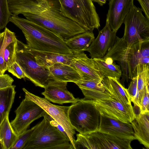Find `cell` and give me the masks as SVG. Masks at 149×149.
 Returning a JSON list of instances; mask_svg holds the SVG:
<instances>
[{"mask_svg":"<svg viewBox=\"0 0 149 149\" xmlns=\"http://www.w3.org/2000/svg\"><path fill=\"white\" fill-rule=\"evenodd\" d=\"M9 22L22 31L26 45L31 48L62 54L74 53L67 46L60 35L40 25L18 15L11 16Z\"/></svg>","mask_w":149,"mask_h":149,"instance_id":"6da1fadb","label":"cell"},{"mask_svg":"<svg viewBox=\"0 0 149 149\" xmlns=\"http://www.w3.org/2000/svg\"><path fill=\"white\" fill-rule=\"evenodd\" d=\"M55 7L86 31L100 26V19L91 0H53Z\"/></svg>","mask_w":149,"mask_h":149,"instance_id":"7a4b0ae2","label":"cell"},{"mask_svg":"<svg viewBox=\"0 0 149 149\" xmlns=\"http://www.w3.org/2000/svg\"><path fill=\"white\" fill-rule=\"evenodd\" d=\"M23 15L28 20L59 34L64 40L86 31L58 10L51 7L42 11Z\"/></svg>","mask_w":149,"mask_h":149,"instance_id":"3957f363","label":"cell"},{"mask_svg":"<svg viewBox=\"0 0 149 149\" xmlns=\"http://www.w3.org/2000/svg\"><path fill=\"white\" fill-rule=\"evenodd\" d=\"M50 118L45 114L23 149H71L69 139L51 123Z\"/></svg>","mask_w":149,"mask_h":149,"instance_id":"277c9868","label":"cell"},{"mask_svg":"<svg viewBox=\"0 0 149 149\" xmlns=\"http://www.w3.org/2000/svg\"><path fill=\"white\" fill-rule=\"evenodd\" d=\"M68 116L71 125L79 133L86 134L99 130L101 115L93 100L79 99L70 106Z\"/></svg>","mask_w":149,"mask_h":149,"instance_id":"5b68a950","label":"cell"},{"mask_svg":"<svg viewBox=\"0 0 149 149\" xmlns=\"http://www.w3.org/2000/svg\"><path fill=\"white\" fill-rule=\"evenodd\" d=\"M75 149H132L131 140L121 138L98 131L76 134Z\"/></svg>","mask_w":149,"mask_h":149,"instance_id":"8992f818","label":"cell"},{"mask_svg":"<svg viewBox=\"0 0 149 149\" xmlns=\"http://www.w3.org/2000/svg\"><path fill=\"white\" fill-rule=\"evenodd\" d=\"M16 62L25 77L37 86L45 88L52 81L56 80L51 74L48 68L40 64L31 53L17 49Z\"/></svg>","mask_w":149,"mask_h":149,"instance_id":"52a82bcc","label":"cell"},{"mask_svg":"<svg viewBox=\"0 0 149 149\" xmlns=\"http://www.w3.org/2000/svg\"><path fill=\"white\" fill-rule=\"evenodd\" d=\"M142 12L141 8L134 5L124 19L123 38L129 44L149 40V19Z\"/></svg>","mask_w":149,"mask_h":149,"instance_id":"ba28073f","label":"cell"},{"mask_svg":"<svg viewBox=\"0 0 149 149\" xmlns=\"http://www.w3.org/2000/svg\"><path fill=\"white\" fill-rule=\"evenodd\" d=\"M22 90L25 93V97L37 104L63 127L70 140L71 149H75V139L74 135L76 133L75 130L70 123L68 116L70 106L53 104L45 97L36 95L24 88H23Z\"/></svg>","mask_w":149,"mask_h":149,"instance_id":"9c48e42d","label":"cell"},{"mask_svg":"<svg viewBox=\"0 0 149 149\" xmlns=\"http://www.w3.org/2000/svg\"><path fill=\"white\" fill-rule=\"evenodd\" d=\"M15 117L11 125L18 136L26 130L33 121L43 117L46 113L34 102L25 97L15 111Z\"/></svg>","mask_w":149,"mask_h":149,"instance_id":"30bf717a","label":"cell"},{"mask_svg":"<svg viewBox=\"0 0 149 149\" xmlns=\"http://www.w3.org/2000/svg\"><path fill=\"white\" fill-rule=\"evenodd\" d=\"M93 100L101 115L129 123L135 117L132 106H125L113 97Z\"/></svg>","mask_w":149,"mask_h":149,"instance_id":"8fae6325","label":"cell"},{"mask_svg":"<svg viewBox=\"0 0 149 149\" xmlns=\"http://www.w3.org/2000/svg\"><path fill=\"white\" fill-rule=\"evenodd\" d=\"M17 50H23L32 54L40 65L49 68L57 63H61L71 65L75 60L84 53H73L72 54H62L37 50L29 47L17 39Z\"/></svg>","mask_w":149,"mask_h":149,"instance_id":"7c38bea8","label":"cell"},{"mask_svg":"<svg viewBox=\"0 0 149 149\" xmlns=\"http://www.w3.org/2000/svg\"><path fill=\"white\" fill-rule=\"evenodd\" d=\"M116 34V32L113 31L106 22L86 51L90 53L91 58L103 57L113 45Z\"/></svg>","mask_w":149,"mask_h":149,"instance_id":"4fadbf2b","label":"cell"},{"mask_svg":"<svg viewBox=\"0 0 149 149\" xmlns=\"http://www.w3.org/2000/svg\"><path fill=\"white\" fill-rule=\"evenodd\" d=\"M134 0H109L106 22L113 31H117L134 5Z\"/></svg>","mask_w":149,"mask_h":149,"instance_id":"5bb4252c","label":"cell"},{"mask_svg":"<svg viewBox=\"0 0 149 149\" xmlns=\"http://www.w3.org/2000/svg\"><path fill=\"white\" fill-rule=\"evenodd\" d=\"M98 131L132 141L136 139L130 123L101 115Z\"/></svg>","mask_w":149,"mask_h":149,"instance_id":"9a60e30c","label":"cell"},{"mask_svg":"<svg viewBox=\"0 0 149 149\" xmlns=\"http://www.w3.org/2000/svg\"><path fill=\"white\" fill-rule=\"evenodd\" d=\"M149 65V40L132 45L128 56V78L136 77V69L139 65Z\"/></svg>","mask_w":149,"mask_h":149,"instance_id":"2e32d148","label":"cell"},{"mask_svg":"<svg viewBox=\"0 0 149 149\" xmlns=\"http://www.w3.org/2000/svg\"><path fill=\"white\" fill-rule=\"evenodd\" d=\"M67 82L54 80L51 82L41 93L45 98L53 103L63 104L74 103L79 99L75 98L67 89Z\"/></svg>","mask_w":149,"mask_h":149,"instance_id":"e0dca14e","label":"cell"},{"mask_svg":"<svg viewBox=\"0 0 149 149\" xmlns=\"http://www.w3.org/2000/svg\"><path fill=\"white\" fill-rule=\"evenodd\" d=\"M132 45L128 43L123 37L116 36L113 45L104 57L110 58L113 61L119 62L123 77L127 81L129 79L128 56Z\"/></svg>","mask_w":149,"mask_h":149,"instance_id":"ac0fdd59","label":"cell"},{"mask_svg":"<svg viewBox=\"0 0 149 149\" xmlns=\"http://www.w3.org/2000/svg\"><path fill=\"white\" fill-rule=\"evenodd\" d=\"M8 3L11 16L35 13L50 7L46 0H8Z\"/></svg>","mask_w":149,"mask_h":149,"instance_id":"d6986e66","label":"cell"},{"mask_svg":"<svg viewBox=\"0 0 149 149\" xmlns=\"http://www.w3.org/2000/svg\"><path fill=\"white\" fill-rule=\"evenodd\" d=\"M71 66L79 73L81 79H96L102 81L104 77L93 58H89L84 53L75 60Z\"/></svg>","mask_w":149,"mask_h":149,"instance_id":"ffe728a7","label":"cell"},{"mask_svg":"<svg viewBox=\"0 0 149 149\" xmlns=\"http://www.w3.org/2000/svg\"><path fill=\"white\" fill-rule=\"evenodd\" d=\"M130 123L135 137L147 148H149V112L135 115Z\"/></svg>","mask_w":149,"mask_h":149,"instance_id":"44dd1931","label":"cell"},{"mask_svg":"<svg viewBox=\"0 0 149 149\" xmlns=\"http://www.w3.org/2000/svg\"><path fill=\"white\" fill-rule=\"evenodd\" d=\"M48 68L51 75L57 80L75 83L81 79L78 72L70 65L57 63Z\"/></svg>","mask_w":149,"mask_h":149,"instance_id":"7402d4cb","label":"cell"},{"mask_svg":"<svg viewBox=\"0 0 149 149\" xmlns=\"http://www.w3.org/2000/svg\"><path fill=\"white\" fill-rule=\"evenodd\" d=\"M102 82L117 100L125 106H132L127 89L122 85L118 80L114 77H104Z\"/></svg>","mask_w":149,"mask_h":149,"instance_id":"603a6c76","label":"cell"},{"mask_svg":"<svg viewBox=\"0 0 149 149\" xmlns=\"http://www.w3.org/2000/svg\"><path fill=\"white\" fill-rule=\"evenodd\" d=\"M93 31H86L65 40L67 46L74 53L86 51L95 39Z\"/></svg>","mask_w":149,"mask_h":149,"instance_id":"cb8c5ba5","label":"cell"},{"mask_svg":"<svg viewBox=\"0 0 149 149\" xmlns=\"http://www.w3.org/2000/svg\"><path fill=\"white\" fill-rule=\"evenodd\" d=\"M93 59L104 77H114L119 80L121 77L122 72L120 66L114 63L111 58L103 57Z\"/></svg>","mask_w":149,"mask_h":149,"instance_id":"d4e9b609","label":"cell"},{"mask_svg":"<svg viewBox=\"0 0 149 149\" xmlns=\"http://www.w3.org/2000/svg\"><path fill=\"white\" fill-rule=\"evenodd\" d=\"M16 86L0 88V125L10 111L14 103Z\"/></svg>","mask_w":149,"mask_h":149,"instance_id":"484cf974","label":"cell"},{"mask_svg":"<svg viewBox=\"0 0 149 149\" xmlns=\"http://www.w3.org/2000/svg\"><path fill=\"white\" fill-rule=\"evenodd\" d=\"M9 116H6L0 125V145L2 149H10L18 136L11 125Z\"/></svg>","mask_w":149,"mask_h":149,"instance_id":"4316f807","label":"cell"},{"mask_svg":"<svg viewBox=\"0 0 149 149\" xmlns=\"http://www.w3.org/2000/svg\"><path fill=\"white\" fill-rule=\"evenodd\" d=\"M137 86L139 93V102L141 107L142 102L145 91L149 90V65H138L136 69Z\"/></svg>","mask_w":149,"mask_h":149,"instance_id":"83f0119b","label":"cell"},{"mask_svg":"<svg viewBox=\"0 0 149 149\" xmlns=\"http://www.w3.org/2000/svg\"><path fill=\"white\" fill-rule=\"evenodd\" d=\"M17 39L8 45L4 50L3 58L8 67L16 61L17 46Z\"/></svg>","mask_w":149,"mask_h":149,"instance_id":"f1b7e54d","label":"cell"},{"mask_svg":"<svg viewBox=\"0 0 149 149\" xmlns=\"http://www.w3.org/2000/svg\"><path fill=\"white\" fill-rule=\"evenodd\" d=\"M11 16L8 0H0V30L6 27Z\"/></svg>","mask_w":149,"mask_h":149,"instance_id":"f546056e","label":"cell"},{"mask_svg":"<svg viewBox=\"0 0 149 149\" xmlns=\"http://www.w3.org/2000/svg\"><path fill=\"white\" fill-rule=\"evenodd\" d=\"M37 125H36L31 129L26 130L18 135L15 144L10 149H23Z\"/></svg>","mask_w":149,"mask_h":149,"instance_id":"4dcf8cb0","label":"cell"},{"mask_svg":"<svg viewBox=\"0 0 149 149\" xmlns=\"http://www.w3.org/2000/svg\"><path fill=\"white\" fill-rule=\"evenodd\" d=\"M127 89L131 101L133 103L134 106L138 107L140 109L139 102V93L137 88L136 77L132 79L128 88Z\"/></svg>","mask_w":149,"mask_h":149,"instance_id":"1f68e13d","label":"cell"},{"mask_svg":"<svg viewBox=\"0 0 149 149\" xmlns=\"http://www.w3.org/2000/svg\"><path fill=\"white\" fill-rule=\"evenodd\" d=\"M7 70L18 79H21L26 77L22 69L16 61L8 67Z\"/></svg>","mask_w":149,"mask_h":149,"instance_id":"d6a6232c","label":"cell"},{"mask_svg":"<svg viewBox=\"0 0 149 149\" xmlns=\"http://www.w3.org/2000/svg\"><path fill=\"white\" fill-rule=\"evenodd\" d=\"M14 80L9 75L6 74L0 75V88L10 86L12 85Z\"/></svg>","mask_w":149,"mask_h":149,"instance_id":"836d02e7","label":"cell"},{"mask_svg":"<svg viewBox=\"0 0 149 149\" xmlns=\"http://www.w3.org/2000/svg\"><path fill=\"white\" fill-rule=\"evenodd\" d=\"M149 90H146L141 104L140 113L149 112Z\"/></svg>","mask_w":149,"mask_h":149,"instance_id":"e575fe53","label":"cell"},{"mask_svg":"<svg viewBox=\"0 0 149 149\" xmlns=\"http://www.w3.org/2000/svg\"><path fill=\"white\" fill-rule=\"evenodd\" d=\"M4 31L6 42L8 45L17 39L15 33L11 31L7 28H5Z\"/></svg>","mask_w":149,"mask_h":149,"instance_id":"d590c367","label":"cell"},{"mask_svg":"<svg viewBox=\"0 0 149 149\" xmlns=\"http://www.w3.org/2000/svg\"><path fill=\"white\" fill-rule=\"evenodd\" d=\"M137 1L141 7V9L144 13L145 17L149 19V0H136Z\"/></svg>","mask_w":149,"mask_h":149,"instance_id":"8d00e7d4","label":"cell"},{"mask_svg":"<svg viewBox=\"0 0 149 149\" xmlns=\"http://www.w3.org/2000/svg\"><path fill=\"white\" fill-rule=\"evenodd\" d=\"M4 51L0 54V72L2 74H4L8 69V67L3 58Z\"/></svg>","mask_w":149,"mask_h":149,"instance_id":"74e56055","label":"cell"},{"mask_svg":"<svg viewBox=\"0 0 149 149\" xmlns=\"http://www.w3.org/2000/svg\"><path fill=\"white\" fill-rule=\"evenodd\" d=\"M8 45L6 43L4 31L0 33V54L3 51Z\"/></svg>","mask_w":149,"mask_h":149,"instance_id":"f35d334b","label":"cell"},{"mask_svg":"<svg viewBox=\"0 0 149 149\" xmlns=\"http://www.w3.org/2000/svg\"><path fill=\"white\" fill-rule=\"evenodd\" d=\"M91 1L93 2L97 3L101 6H103L106 2V0H91Z\"/></svg>","mask_w":149,"mask_h":149,"instance_id":"ab89813d","label":"cell"},{"mask_svg":"<svg viewBox=\"0 0 149 149\" xmlns=\"http://www.w3.org/2000/svg\"><path fill=\"white\" fill-rule=\"evenodd\" d=\"M1 73L0 72V75H1Z\"/></svg>","mask_w":149,"mask_h":149,"instance_id":"60d3db41","label":"cell"}]
</instances>
